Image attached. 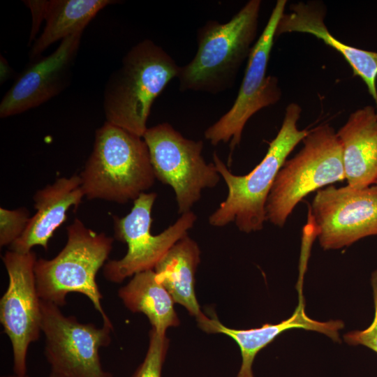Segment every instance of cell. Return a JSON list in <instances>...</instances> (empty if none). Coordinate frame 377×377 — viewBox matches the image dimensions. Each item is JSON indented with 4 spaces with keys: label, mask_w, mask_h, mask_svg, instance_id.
I'll return each mask as SVG.
<instances>
[{
    "label": "cell",
    "mask_w": 377,
    "mask_h": 377,
    "mask_svg": "<svg viewBox=\"0 0 377 377\" xmlns=\"http://www.w3.org/2000/svg\"><path fill=\"white\" fill-rule=\"evenodd\" d=\"M301 112L297 103L287 105L281 128L269 142L266 154L247 175L232 174L216 152L214 153V164L228 187V195L209 216L211 226L223 227L233 222L245 233L263 229L266 221L267 199L277 174L288 155L309 131L297 127Z\"/></svg>",
    "instance_id": "cell-1"
},
{
    "label": "cell",
    "mask_w": 377,
    "mask_h": 377,
    "mask_svg": "<svg viewBox=\"0 0 377 377\" xmlns=\"http://www.w3.org/2000/svg\"><path fill=\"white\" fill-rule=\"evenodd\" d=\"M261 3L250 0L228 22L209 20L198 29L196 53L177 75L180 91L216 94L233 86L257 40Z\"/></svg>",
    "instance_id": "cell-2"
},
{
    "label": "cell",
    "mask_w": 377,
    "mask_h": 377,
    "mask_svg": "<svg viewBox=\"0 0 377 377\" xmlns=\"http://www.w3.org/2000/svg\"><path fill=\"white\" fill-rule=\"evenodd\" d=\"M179 68L170 54L149 39L133 46L105 85L106 121L142 138L154 101L177 77Z\"/></svg>",
    "instance_id": "cell-3"
},
{
    "label": "cell",
    "mask_w": 377,
    "mask_h": 377,
    "mask_svg": "<svg viewBox=\"0 0 377 377\" xmlns=\"http://www.w3.org/2000/svg\"><path fill=\"white\" fill-rule=\"evenodd\" d=\"M88 199L124 204L156 179L143 138L107 121L96 131L93 150L80 175Z\"/></svg>",
    "instance_id": "cell-4"
},
{
    "label": "cell",
    "mask_w": 377,
    "mask_h": 377,
    "mask_svg": "<svg viewBox=\"0 0 377 377\" xmlns=\"http://www.w3.org/2000/svg\"><path fill=\"white\" fill-rule=\"evenodd\" d=\"M67 236L65 246L54 258L36 262L38 296L61 307L68 293L83 294L101 313L103 323L111 324L101 302L103 296L96 276L109 256L114 239L87 228L78 219L67 227Z\"/></svg>",
    "instance_id": "cell-5"
},
{
    "label": "cell",
    "mask_w": 377,
    "mask_h": 377,
    "mask_svg": "<svg viewBox=\"0 0 377 377\" xmlns=\"http://www.w3.org/2000/svg\"><path fill=\"white\" fill-rule=\"evenodd\" d=\"M302 142V148L279 171L267 199L266 221L279 228L305 196L346 179L341 144L332 126L309 130Z\"/></svg>",
    "instance_id": "cell-6"
},
{
    "label": "cell",
    "mask_w": 377,
    "mask_h": 377,
    "mask_svg": "<svg viewBox=\"0 0 377 377\" xmlns=\"http://www.w3.org/2000/svg\"><path fill=\"white\" fill-rule=\"evenodd\" d=\"M142 138L156 178L174 190L179 214L190 212L202 190L219 182L215 165L202 156V140L184 138L168 123L148 128Z\"/></svg>",
    "instance_id": "cell-7"
},
{
    "label": "cell",
    "mask_w": 377,
    "mask_h": 377,
    "mask_svg": "<svg viewBox=\"0 0 377 377\" xmlns=\"http://www.w3.org/2000/svg\"><path fill=\"white\" fill-rule=\"evenodd\" d=\"M286 4V0H278L273 8L247 59L244 76L232 106L205 130V138L212 145L230 142L232 154L240 143L249 119L259 110L274 105L281 99L278 78L266 73L276 27L285 13Z\"/></svg>",
    "instance_id": "cell-8"
},
{
    "label": "cell",
    "mask_w": 377,
    "mask_h": 377,
    "mask_svg": "<svg viewBox=\"0 0 377 377\" xmlns=\"http://www.w3.org/2000/svg\"><path fill=\"white\" fill-rule=\"evenodd\" d=\"M156 196V193H143L133 201L127 215L113 216L114 239L126 243L128 251L122 258L108 260L104 265L107 280L121 283L137 273L154 269L168 250L193 228L197 216L190 211L160 234L152 235L151 214Z\"/></svg>",
    "instance_id": "cell-9"
},
{
    "label": "cell",
    "mask_w": 377,
    "mask_h": 377,
    "mask_svg": "<svg viewBox=\"0 0 377 377\" xmlns=\"http://www.w3.org/2000/svg\"><path fill=\"white\" fill-rule=\"evenodd\" d=\"M41 331L51 370L62 377H113L103 369L99 349L111 341L112 324L101 327L63 314L60 307L41 300Z\"/></svg>",
    "instance_id": "cell-10"
},
{
    "label": "cell",
    "mask_w": 377,
    "mask_h": 377,
    "mask_svg": "<svg viewBox=\"0 0 377 377\" xmlns=\"http://www.w3.org/2000/svg\"><path fill=\"white\" fill-rule=\"evenodd\" d=\"M309 210L324 250L348 246L377 235V184L362 188L326 186L317 191Z\"/></svg>",
    "instance_id": "cell-11"
},
{
    "label": "cell",
    "mask_w": 377,
    "mask_h": 377,
    "mask_svg": "<svg viewBox=\"0 0 377 377\" xmlns=\"http://www.w3.org/2000/svg\"><path fill=\"white\" fill-rule=\"evenodd\" d=\"M8 286L0 300V321L13 348L14 374L27 376L29 346L41 331V300L36 277V253L8 251L2 257Z\"/></svg>",
    "instance_id": "cell-12"
},
{
    "label": "cell",
    "mask_w": 377,
    "mask_h": 377,
    "mask_svg": "<svg viewBox=\"0 0 377 377\" xmlns=\"http://www.w3.org/2000/svg\"><path fill=\"white\" fill-rule=\"evenodd\" d=\"M82 32L63 39L50 55L31 61L0 103V117L22 113L59 94L70 83Z\"/></svg>",
    "instance_id": "cell-13"
},
{
    "label": "cell",
    "mask_w": 377,
    "mask_h": 377,
    "mask_svg": "<svg viewBox=\"0 0 377 377\" xmlns=\"http://www.w3.org/2000/svg\"><path fill=\"white\" fill-rule=\"evenodd\" d=\"M290 10L280 18L275 38L287 33L308 34L337 50L349 64L353 75L365 83L377 112V52L348 45L334 36L325 25L326 8L323 3L299 1L291 4Z\"/></svg>",
    "instance_id": "cell-14"
},
{
    "label": "cell",
    "mask_w": 377,
    "mask_h": 377,
    "mask_svg": "<svg viewBox=\"0 0 377 377\" xmlns=\"http://www.w3.org/2000/svg\"><path fill=\"white\" fill-rule=\"evenodd\" d=\"M201 330L208 334H223L232 339L239 346L242 363L237 377H254L253 364L257 354L272 342L282 332L291 329H303L323 333L333 341L340 342L339 330L344 327L343 321L326 322L310 318L304 311L302 302L288 319L276 324L266 323L256 328L237 330L223 325L213 313L197 320Z\"/></svg>",
    "instance_id": "cell-15"
},
{
    "label": "cell",
    "mask_w": 377,
    "mask_h": 377,
    "mask_svg": "<svg viewBox=\"0 0 377 377\" xmlns=\"http://www.w3.org/2000/svg\"><path fill=\"white\" fill-rule=\"evenodd\" d=\"M84 196L81 178L77 175L59 178L38 190L34 196L36 212L10 250L27 253L40 246L47 251L54 232L66 221V212L71 207H77Z\"/></svg>",
    "instance_id": "cell-16"
},
{
    "label": "cell",
    "mask_w": 377,
    "mask_h": 377,
    "mask_svg": "<svg viewBox=\"0 0 377 377\" xmlns=\"http://www.w3.org/2000/svg\"><path fill=\"white\" fill-rule=\"evenodd\" d=\"M347 185L362 188L377 181V112L366 105L352 112L337 132Z\"/></svg>",
    "instance_id": "cell-17"
},
{
    "label": "cell",
    "mask_w": 377,
    "mask_h": 377,
    "mask_svg": "<svg viewBox=\"0 0 377 377\" xmlns=\"http://www.w3.org/2000/svg\"><path fill=\"white\" fill-rule=\"evenodd\" d=\"M200 261V250L188 235L177 242L154 269L158 281L177 302L196 319L201 311L195 293V274Z\"/></svg>",
    "instance_id": "cell-18"
},
{
    "label": "cell",
    "mask_w": 377,
    "mask_h": 377,
    "mask_svg": "<svg viewBox=\"0 0 377 377\" xmlns=\"http://www.w3.org/2000/svg\"><path fill=\"white\" fill-rule=\"evenodd\" d=\"M118 295L131 311L145 314L151 328L158 332L166 333L168 327L179 324L175 302L158 281L154 269L133 275L126 286L119 288Z\"/></svg>",
    "instance_id": "cell-19"
},
{
    "label": "cell",
    "mask_w": 377,
    "mask_h": 377,
    "mask_svg": "<svg viewBox=\"0 0 377 377\" xmlns=\"http://www.w3.org/2000/svg\"><path fill=\"white\" fill-rule=\"evenodd\" d=\"M116 2L112 0L48 1L45 26L31 46V61L38 59L42 52L57 40L83 32L100 10Z\"/></svg>",
    "instance_id": "cell-20"
},
{
    "label": "cell",
    "mask_w": 377,
    "mask_h": 377,
    "mask_svg": "<svg viewBox=\"0 0 377 377\" xmlns=\"http://www.w3.org/2000/svg\"><path fill=\"white\" fill-rule=\"evenodd\" d=\"M168 347L169 339L166 333L158 332L151 328L145 359L131 377H161Z\"/></svg>",
    "instance_id": "cell-21"
},
{
    "label": "cell",
    "mask_w": 377,
    "mask_h": 377,
    "mask_svg": "<svg viewBox=\"0 0 377 377\" xmlns=\"http://www.w3.org/2000/svg\"><path fill=\"white\" fill-rule=\"evenodd\" d=\"M31 217L26 208H0V246L11 245L24 232Z\"/></svg>",
    "instance_id": "cell-22"
},
{
    "label": "cell",
    "mask_w": 377,
    "mask_h": 377,
    "mask_svg": "<svg viewBox=\"0 0 377 377\" xmlns=\"http://www.w3.org/2000/svg\"><path fill=\"white\" fill-rule=\"evenodd\" d=\"M374 293L375 314L371 325L363 330L351 331L343 335L344 341L351 346H364L377 353V269L371 279Z\"/></svg>",
    "instance_id": "cell-23"
},
{
    "label": "cell",
    "mask_w": 377,
    "mask_h": 377,
    "mask_svg": "<svg viewBox=\"0 0 377 377\" xmlns=\"http://www.w3.org/2000/svg\"><path fill=\"white\" fill-rule=\"evenodd\" d=\"M24 3L30 9L32 15V27L29 40V43H31L35 39L42 21L45 20L48 1L29 0L24 1Z\"/></svg>",
    "instance_id": "cell-24"
},
{
    "label": "cell",
    "mask_w": 377,
    "mask_h": 377,
    "mask_svg": "<svg viewBox=\"0 0 377 377\" xmlns=\"http://www.w3.org/2000/svg\"><path fill=\"white\" fill-rule=\"evenodd\" d=\"M1 82H4L11 75L12 69L7 61L1 55Z\"/></svg>",
    "instance_id": "cell-25"
},
{
    "label": "cell",
    "mask_w": 377,
    "mask_h": 377,
    "mask_svg": "<svg viewBox=\"0 0 377 377\" xmlns=\"http://www.w3.org/2000/svg\"><path fill=\"white\" fill-rule=\"evenodd\" d=\"M1 377H28L27 376H17V375H10V376H1ZM48 377H62L60 375L54 373V372H52L51 371L50 374L48 376Z\"/></svg>",
    "instance_id": "cell-26"
},
{
    "label": "cell",
    "mask_w": 377,
    "mask_h": 377,
    "mask_svg": "<svg viewBox=\"0 0 377 377\" xmlns=\"http://www.w3.org/2000/svg\"><path fill=\"white\" fill-rule=\"evenodd\" d=\"M376 184H377V181H376Z\"/></svg>",
    "instance_id": "cell-27"
}]
</instances>
